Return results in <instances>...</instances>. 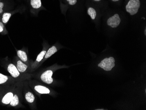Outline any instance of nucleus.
Segmentation results:
<instances>
[{"mask_svg":"<svg viewBox=\"0 0 146 110\" xmlns=\"http://www.w3.org/2000/svg\"><path fill=\"white\" fill-rule=\"evenodd\" d=\"M11 16V14L8 12H5L2 15V21L4 23L6 24L9 22L10 18Z\"/></svg>","mask_w":146,"mask_h":110,"instance_id":"nucleus-13","label":"nucleus"},{"mask_svg":"<svg viewBox=\"0 0 146 110\" xmlns=\"http://www.w3.org/2000/svg\"><path fill=\"white\" fill-rule=\"evenodd\" d=\"M25 99L28 102L32 103L35 100V97L32 93L28 92L25 94Z\"/></svg>","mask_w":146,"mask_h":110,"instance_id":"nucleus-12","label":"nucleus"},{"mask_svg":"<svg viewBox=\"0 0 146 110\" xmlns=\"http://www.w3.org/2000/svg\"><path fill=\"white\" fill-rule=\"evenodd\" d=\"M113 1H119V0H111Z\"/></svg>","mask_w":146,"mask_h":110,"instance_id":"nucleus-21","label":"nucleus"},{"mask_svg":"<svg viewBox=\"0 0 146 110\" xmlns=\"http://www.w3.org/2000/svg\"><path fill=\"white\" fill-rule=\"evenodd\" d=\"M13 96L14 95H13L12 93L10 92L7 93L2 99V102L5 105L9 104L11 102V101L12 100Z\"/></svg>","mask_w":146,"mask_h":110,"instance_id":"nucleus-7","label":"nucleus"},{"mask_svg":"<svg viewBox=\"0 0 146 110\" xmlns=\"http://www.w3.org/2000/svg\"><path fill=\"white\" fill-rule=\"evenodd\" d=\"M88 13L90 15L91 19L93 20H94L96 16V12L95 9L92 8H89L88 10Z\"/></svg>","mask_w":146,"mask_h":110,"instance_id":"nucleus-14","label":"nucleus"},{"mask_svg":"<svg viewBox=\"0 0 146 110\" xmlns=\"http://www.w3.org/2000/svg\"><path fill=\"white\" fill-rule=\"evenodd\" d=\"M8 71L11 76L14 78H17L20 75L19 72L18 71L17 67L14 65L10 64L8 67Z\"/></svg>","mask_w":146,"mask_h":110,"instance_id":"nucleus-5","label":"nucleus"},{"mask_svg":"<svg viewBox=\"0 0 146 110\" xmlns=\"http://www.w3.org/2000/svg\"><path fill=\"white\" fill-rule=\"evenodd\" d=\"M5 4L3 2L0 1V14H1L3 12V8L4 7Z\"/></svg>","mask_w":146,"mask_h":110,"instance_id":"nucleus-18","label":"nucleus"},{"mask_svg":"<svg viewBox=\"0 0 146 110\" xmlns=\"http://www.w3.org/2000/svg\"><path fill=\"white\" fill-rule=\"evenodd\" d=\"M35 89L40 94H49L50 93V90L47 88L40 85L35 86Z\"/></svg>","mask_w":146,"mask_h":110,"instance_id":"nucleus-6","label":"nucleus"},{"mask_svg":"<svg viewBox=\"0 0 146 110\" xmlns=\"http://www.w3.org/2000/svg\"><path fill=\"white\" fill-rule=\"evenodd\" d=\"M57 48L55 46H52L48 50L45 55V59H48L52 55L56 53L57 52Z\"/></svg>","mask_w":146,"mask_h":110,"instance_id":"nucleus-9","label":"nucleus"},{"mask_svg":"<svg viewBox=\"0 0 146 110\" xmlns=\"http://www.w3.org/2000/svg\"><path fill=\"white\" fill-rule=\"evenodd\" d=\"M144 33H145V35H146V29H145V31H144Z\"/></svg>","mask_w":146,"mask_h":110,"instance_id":"nucleus-23","label":"nucleus"},{"mask_svg":"<svg viewBox=\"0 0 146 110\" xmlns=\"http://www.w3.org/2000/svg\"><path fill=\"white\" fill-rule=\"evenodd\" d=\"M46 51H43L41 52L40 53H39V55L37 56L36 59V61L39 62L41 61L43 59V57L45 56L46 55Z\"/></svg>","mask_w":146,"mask_h":110,"instance_id":"nucleus-16","label":"nucleus"},{"mask_svg":"<svg viewBox=\"0 0 146 110\" xmlns=\"http://www.w3.org/2000/svg\"><path fill=\"white\" fill-rule=\"evenodd\" d=\"M52 74H53V72L52 71H46L41 75V79L44 83L48 84H50L53 82V79L52 78Z\"/></svg>","mask_w":146,"mask_h":110,"instance_id":"nucleus-4","label":"nucleus"},{"mask_svg":"<svg viewBox=\"0 0 146 110\" xmlns=\"http://www.w3.org/2000/svg\"><path fill=\"white\" fill-rule=\"evenodd\" d=\"M4 25L1 22H0V33H2L4 31Z\"/></svg>","mask_w":146,"mask_h":110,"instance_id":"nucleus-20","label":"nucleus"},{"mask_svg":"<svg viewBox=\"0 0 146 110\" xmlns=\"http://www.w3.org/2000/svg\"><path fill=\"white\" fill-rule=\"evenodd\" d=\"M115 60L112 57L106 59L102 61L100 63L98 64V67L103 69L104 70L110 71L115 66Z\"/></svg>","mask_w":146,"mask_h":110,"instance_id":"nucleus-2","label":"nucleus"},{"mask_svg":"<svg viewBox=\"0 0 146 110\" xmlns=\"http://www.w3.org/2000/svg\"><path fill=\"white\" fill-rule=\"evenodd\" d=\"M94 1H101V0H94Z\"/></svg>","mask_w":146,"mask_h":110,"instance_id":"nucleus-22","label":"nucleus"},{"mask_svg":"<svg viewBox=\"0 0 146 110\" xmlns=\"http://www.w3.org/2000/svg\"><path fill=\"white\" fill-rule=\"evenodd\" d=\"M19 103V99L17 95L13 96L12 100L10 103L11 105L13 107H15L18 105Z\"/></svg>","mask_w":146,"mask_h":110,"instance_id":"nucleus-15","label":"nucleus"},{"mask_svg":"<svg viewBox=\"0 0 146 110\" xmlns=\"http://www.w3.org/2000/svg\"><path fill=\"white\" fill-rule=\"evenodd\" d=\"M30 4L33 9H38L41 7V0H31Z\"/></svg>","mask_w":146,"mask_h":110,"instance_id":"nucleus-10","label":"nucleus"},{"mask_svg":"<svg viewBox=\"0 0 146 110\" xmlns=\"http://www.w3.org/2000/svg\"><path fill=\"white\" fill-rule=\"evenodd\" d=\"M121 22L120 17L117 14L109 18L107 21V24L112 28H116L119 26Z\"/></svg>","mask_w":146,"mask_h":110,"instance_id":"nucleus-3","label":"nucleus"},{"mask_svg":"<svg viewBox=\"0 0 146 110\" xmlns=\"http://www.w3.org/2000/svg\"><path fill=\"white\" fill-rule=\"evenodd\" d=\"M8 80V76L0 73V84L4 83Z\"/></svg>","mask_w":146,"mask_h":110,"instance_id":"nucleus-17","label":"nucleus"},{"mask_svg":"<svg viewBox=\"0 0 146 110\" xmlns=\"http://www.w3.org/2000/svg\"><path fill=\"white\" fill-rule=\"evenodd\" d=\"M28 66L24 64L21 61H19L17 63V68L20 73H24L27 69Z\"/></svg>","mask_w":146,"mask_h":110,"instance_id":"nucleus-8","label":"nucleus"},{"mask_svg":"<svg viewBox=\"0 0 146 110\" xmlns=\"http://www.w3.org/2000/svg\"><path fill=\"white\" fill-rule=\"evenodd\" d=\"M67 1L69 2V4L71 5H75L77 2V0H67Z\"/></svg>","mask_w":146,"mask_h":110,"instance_id":"nucleus-19","label":"nucleus"},{"mask_svg":"<svg viewBox=\"0 0 146 110\" xmlns=\"http://www.w3.org/2000/svg\"><path fill=\"white\" fill-rule=\"evenodd\" d=\"M141 2L140 0H129L128 3L125 6L127 12L131 15L136 14L140 8Z\"/></svg>","mask_w":146,"mask_h":110,"instance_id":"nucleus-1","label":"nucleus"},{"mask_svg":"<svg viewBox=\"0 0 146 110\" xmlns=\"http://www.w3.org/2000/svg\"><path fill=\"white\" fill-rule=\"evenodd\" d=\"M17 55L22 61H24V62H26L27 61V56L25 52L21 51V50H19L17 51Z\"/></svg>","mask_w":146,"mask_h":110,"instance_id":"nucleus-11","label":"nucleus"}]
</instances>
